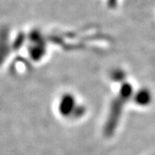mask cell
<instances>
[{
	"mask_svg": "<svg viewBox=\"0 0 155 155\" xmlns=\"http://www.w3.org/2000/svg\"><path fill=\"white\" fill-rule=\"evenodd\" d=\"M77 98L71 92H65L61 95L57 104V111L59 115L65 119L74 120L75 114L79 107Z\"/></svg>",
	"mask_w": 155,
	"mask_h": 155,
	"instance_id": "obj_2",
	"label": "cell"
},
{
	"mask_svg": "<svg viewBox=\"0 0 155 155\" xmlns=\"http://www.w3.org/2000/svg\"><path fill=\"white\" fill-rule=\"evenodd\" d=\"M126 77H127L126 72L121 68H115L110 73V79L115 83H124L126 81Z\"/></svg>",
	"mask_w": 155,
	"mask_h": 155,
	"instance_id": "obj_4",
	"label": "cell"
},
{
	"mask_svg": "<svg viewBox=\"0 0 155 155\" xmlns=\"http://www.w3.org/2000/svg\"><path fill=\"white\" fill-rule=\"evenodd\" d=\"M134 92V91L132 84L127 81L121 84L118 93L111 100L108 115L106 116L105 122L103 128V133L105 137L110 138L116 133L122 119L124 107L129 100L132 99Z\"/></svg>",
	"mask_w": 155,
	"mask_h": 155,
	"instance_id": "obj_1",
	"label": "cell"
},
{
	"mask_svg": "<svg viewBox=\"0 0 155 155\" xmlns=\"http://www.w3.org/2000/svg\"><path fill=\"white\" fill-rule=\"evenodd\" d=\"M134 103L140 107L148 106L152 103L153 95L147 88H140L134 91L132 97Z\"/></svg>",
	"mask_w": 155,
	"mask_h": 155,
	"instance_id": "obj_3",
	"label": "cell"
},
{
	"mask_svg": "<svg viewBox=\"0 0 155 155\" xmlns=\"http://www.w3.org/2000/svg\"><path fill=\"white\" fill-rule=\"evenodd\" d=\"M153 155H154V154H153Z\"/></svg>",
	"mask_w": 155,
	"mask_h": 155,
	"instance_id": "obj_5",
	"label": "cell"
}]
</instances>
